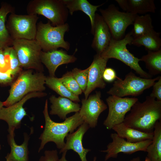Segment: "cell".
<instances>
[{
    "label": "cell",
    "instance_id": "obj_34",
    "mask_svg": "<svg viewBox=\"0 0 161 161\" xmlns=\"http://www.w3.org/2000/svg\"><path fill=\"white\" fill-rule=\"evenodd\" d=\"M103 77L105 81L109 83L114 81L116 79L119 78L115 70L110 67L105 68L103 73Z\"/></svg>",
    "mask_w": 161,
    "mask_h": 161
},
{
    "label": "cell",
    "instance_id": "obj_1",
    "mask_svg": "<svg viewBox=\"0 0 161 161\" xmlns=\"http://www.w3.org/2000/svg\"><path fill=\"white\" fill-rule=\"evenodd\" d=\"M123 122L126 126L142 132L153 133L156 122L161 120V101L147 96L143 102H135Z\"/></svg>",
    "mask_w": 161,
    "mask_h": 161
},
{
    "label": "cell",
    "instance_id": "obj_24",
    "mask_svg": "<svg viewBox=\"0 0 161 161\" xmlns=\"http://www.w3.org/2000/svg\"><path fill=\"white\" fill-rule=\"evenodd\" d=\"M160 33L154 30L143 35L133 38L131 44L138 47L144 46L147 51H156L161 49Z\"/></svg>",
    "mask_w": 161,
    "mask_h": 161
},
{
    "label": "cell",
    "instance_id": "obj_23",
    "mask_svg": "<svg viewBox=\"0 0 161 161\" xmlns=\"http://www.w3.org/2000/svg\"><path fill=\"white\" fill-rule=\"evenodd\" d=\"M120 137L129 142L136 143L147 140H152L153 132H142L126 126L123 123L114 126L112 129Z\"/></svg>",
    "mask_w": 161,
    "mask_h": 161
},
{
    "label": "cell",
    "instance_id": "obj_36",
    "mask_svg": "<svg viewBox=\"0 0 161 161\" xmlns=\"http://www.w3.org/2000/svg\"><path fill=\"white\" fill-rule=\"evenodd\" d=\"M13 76L8 69L4 72L0 71V83L6 84L11 83Z\"/></svg>",
    "mask_w": 161,
    "mask_h": 161
},
{
    "label": "cell",
    "instance_id": "obj_8",
    "mask_svg": "<svg viewBox=\"0 0 161 161\" xmlns=\"http://www.w3.org/2000/svg\"><path fill=\"white\" fill-rule=\"evenodd\" d=\"M12 45L21 65L25 70L43 72L44 68L40 59L41 48L35 40L18 39L13 40Z\"/></svg>",
    "mask_w": 161,
    "mask_h": 161
},
{
    "label": "cell",
    "instance_id": "obj_42",
    "mask_svg": "<svg viewBox=\"0 0 161 161\" xmlns=\"http://www.w3.org/2000/svg\"><path fill=\"white\" fill-rule=\"evenodd\" d=\"M96 159H97V157H94V158H93V161H96Z\"/></svg>",
    "mask_w": 161,
    "mask_h": 161
},
{
    "label": "cell",
    "instance_id": "obj_39",
    "mask_svg": "<svg viewBox=\"0 0 161 161\" xmlns=\"http://www.w3.org/2000/svg\"><path fill=\"white\" fill-rule=\"evenodd\" d=\"M129 161H142L140 157L138 156L133 158Z\"/></svg>",
    "mask_w": 161,
    "mask_h": 161
},
{
    "label": "cell",
    "instance_id": "obj_12",
    "mask_svg": "<svg viewBox=\"0 0 161 161\" xmlns=\"http://www.w3.org/2000/svg\"><path fill=\"white\" fill-rule=\"evenodd\" d=\"M47 95L46 93L43 92L30 93L16 103L8 107H2L0 111V120L7 123L9 134L14 133L15 129L20 128L22 120L27 115L23 107L26 101L32 98L42 97Z\"/></svg>",
    "mask_w": 161,
    "mask_h": 161
},
{
    "label": "cell",
    "instance_id": "obj_32",
    "mask_svg": "<svg viewBox=\"0 0 161 161\" xmlns=\"http://www.w3.org/2000/svg\"><path fill=\"white\" fill-rule=\"evenodd\" d=\"M89 70V67L84 70L75 68L70 72L83 92L87 86Z\"/></svg>",
    "mask_w": 161,
    "mask_h": 161
},
{
    "label": "cell",
    "instance_id": "obj_13",
    "mask_svg": "<svg viewBox=\"0 0 161 161\" xmlns=\"http://www.w3.org/2000/svg\"><path fill=\"white\" fill-rule=\"evenodd\" d=\"M110 137L112 141L107 145L106 149L100 151L106 153L105 161L111 158H117L120 153L131 154L138 151L146 152L147 147L152 142V140H149L139 143H131L119 137L116 133L111 134Z\"/></svg>",
    "mask_w": 161,
    "mask_h": 161
},
{
    "label": "cell",
    "instance_id": "obj_41",
    "mask_svg": "<svg viewBox=\"0 0 161 161\" xmlns=\"http://www.w3.org/2000/svg\"><path fill=\"white\" fill-rule=\"evenodd\" d=\"M144 161H151L146 157H145Z\"/></svg>",
    "mask_w": 161,
    "mask_h": 161
},
{
    "label": "cell",
    "instance_id": "obj_31",
    "mask_svg": "<svg viewBox=\"0 0 161 161\" xmlns=\"http://www.w3.org/2000/svg\"><path fill=\"white\" fill-rule=\"evenodd\" d=\"M60 78L63 84L72 93L78 96L82 94L83 92L80 86L70 72Z\"/></svg>",
    "mask_w": 161,
    "mask_h": 161
},
{
    "label": "cell",
    "instance_id": "obj_38",
    "mask_svg": "<svg viewBox=\"0 0 161 161\" xmlns=\"http://www.w3.org/2000/svg\"><path fill=\"white\" fill-rule=\"evenodd\" d=\"M67 152V151H64L62 153L61 157L59 159L58 161H68L66 158Z\"/></svg>",
    "mask_w": 161,
    "mask_h": 161
},
{
    "label": "cell",
    "instance_id": "obj_29",
    "mask_svg": "<svg viewBox=\"0 0 161 161\" xmlns=\"http://www.w3.org/2000/svg\"><path fill=\"white\" fill-rule=\"evenodd\" d=\"M147 54L143 56L140 61L145 63V66L151 75L161 73V49L156 51H147Z\"/></svg>",
    "mask_w": 161,
    "mask_h": 161
},
{
    "label": "cell",
    "instance_id": "obj_22",
    "mask_svg": "<svg viewBox=\"0 0 161 161\" xmlns=\"http://www.w3.org/2000/svg\"><path fill=\"white\" fill-rule=\"evenodd\" d=\"M63 1L71 15H72L75 11L80 10L89 16L91 24V32L93 35L96 12L97 8L104 3L98 5H94L86 0H63Z\"/></svg>",
    "mask_w": 161,
    "mask_h": 161
},
{
    "label": "cell",
    "instance_id": "obj_28",
    "mask_svg": "<svg viewBox=\"0 0 161 161\" xmlns=\"http://www.w3.org/2000/svg\"><path fill=\"white\" fill-rule=\"evenodd\" d=\"M45 84L61 97L68 98L77 103L80 101L79 96L70 92L62 83L60 78L46 77Z\"/></svg>",
    "mask_w": 161,
    "mask_h": 161
},
{
    "label": "cell",
    "instance_id": "obj_3",
    "mask_svg": "<svg viewBox=\"0 0 161 161\" xmlns=\"http://www.w3.org/2000/svg\"><path fill=\"white\" fill-rule=\"evenodd\" d=\"M33 70H25L20 72L11 85L9 95L3 102L4 106L8 107L16 103L29 93L42 92L45 90L46 77L43 72Z\"/></svg>",
    "mask_w": 161,
    "mask_h": 161
},
{
    "label": "cell",
    "instance_id": "obj_26",
    "mask_svg": "<svg viewBox=\"0 0 161 161\" xmlns=\"http://www.w3.org/2000/svg\"><path fill=\"white\" fill-rule=\"evenodd\" d=\"M146 152V157L151 161H161V120L156 123L152 143Z\"/></svg>",
    "mask_w": 161,
    "mask_h": 161
},
{
    "label": "cell",
    "instance_id": "obj_9",
    "mask_svg": "<svg viewBox=\"0 0 161 161\" xmlns=\"http://www.w3.org/2000/svg\"><path fill=\"white\" fill-rule=\"evenodd\" d=\"M99 11L107 24L112 38L118 40L125 36L126 30L129 25L133 24L137 14L120 11L113 4H111L105 9Z\"/></svg>",
    "mask_w": 161,
    "mask_h": 161
},
{
    "label": "cell",
    "instance_id": "obj_33",
    "mask_svg": "<svg viewBox=\"0 0 161 161\" xmlns=\"http://www.w3.org/2000/svg\"><path fill=\"white\" fill-rule=\"evenodd\" d=\"M58 152L56 150H46L44 155L41 156L39 161H58Z\"/></svg>",
    "mask_w": 161,
    "mask_h": 161
},
{
    "label": "cell",
    "instance_id": "obj_15",
    "mask_svg": "<svg viewBox=\"0 0 161 161\" xmlns=\"http://www.w3.org/2000/svg\"><path fill=\"white\" fill-rule=\"evenodd\" d=\"M108 60L100 54H96L94 56L92 63L89 67L87 85L84 92L85 99H87L90 93L96 89L105 88L106 84L103 79V75Z\"/></svg>",
    "mask_w": 161,
    "mask_h": 161
},
{
    "label": "cell",
    "instance_id": "obj_11",
    "mask_svg": "<svg viewBox=\"0 0 161 161\" xmlns=\"http://www.w3.org/2000/svg\"><path fill=\"white\" fill-rule=\"evenodd\" d=\"M138 100L134 97H120L110 95L106 99L109 108L108 115L103 125L108 130L123 122L126 113L129 112L134 104Z\"/></svg>",
    "mask_w": 161,
    "mask_h": 161
},
{
    "label": "cell",
    "instance_id": "obj_21",
    "mask_svg": "<svg viewBox=\"0 0 161 161\" xmlns=\"http://www.w3.org/2000/svg\"><path fill=\"white\" fill-rule=\"evenodd\" d=\"M126 12L137 14L154 13L156 9L153 0H116Z\"/></svg>",
    "mask_w": 161,
    "mask_h": 161
},
{
    "label": "cell",
    "instance_id": "obj_17",
    "mask_svg": "<svg viewBox=\"0 0 161 161\" xmlns=\"http://www.w3.org/2000/svg\"><path fill=\"white\" fill-rule=\"evenodd\" d=\"M89 128L88 124L83 122L76 131L68 134L66 137V142L63 148L60 150L59 153L72 150L78 154L81 161H88L86 154L91 150L83 147L82 140L84 134Z\"/></svg>",
    "mask_w": 161,
    "mask_h": 161
},
{
    "label": "cell",
    "instance_id": "obj_7",
    "mask_svg": "<svg viewBox=\"0 0 161 161\" xmlns=\"http://www.w3.org/2000/svg\"><path fill=\"white\" fill-rule=\"evenodd\" d=\"M160 77L145 78L137 76L131 71L126 75L124 80L119 78L114 80L107 93L120 97L127 96H137L152 86Z\"/></svg>",
    "mask_w": 161,
    "mask_h": 161
},
{
    "label": "cell",
    "instance_id": "obj_14",
    "mask_svg": "<svg viewBox=\"0 0 161 161\" xmlns=\"http://www.w3.org/2000/svg\"><path fill=\"white\" fill-rule=\"evenodd\" d=\"M100 91H96L95 94L90 96L86 99L81 101L82 106L79 114L84 122L90 127H95L100 114L107 108V105L101 99Z\"/></svg>",
    "mask_w": 161,
    "mask_h": 161
},
{
    "label": "cell",
    "instance_id": "obj_30",
    "mask_svg": "<svg viewBox=\"0 0 161 161\" xmlns=\"http://www.w3.org/2000/svg\"><path fill=\"white\" fill-rule=\"evenodd\" d=\"M7 65L11 74L13 75L20 72L21 65L17 54L12 47H7L4 51Z\"/></svg>",
    "mask_w": 161,
    "mask_h": 161
},
{
    "label": "cell",
    "instance_id": "obj_43",
    "mask_svg": "<svg viewBox=\"0 0 161 161\" xmlns=\"http://www.w3.org/2000/svg\"><path fill=\"white\" fill-rule=\"evenodd\" d=\"M1 145L0 144V151L1 149Z\"/></svg>",
    "mask_w": 161,
    "mask_h": 161
},
{
    "label": "cell",
    "instance_id": "obj_20",
    "mask_svg": "<svg viewBox=\"0 0 161 161\" xmlns=\"http://www.w3.org/2000/svg\"><path fill=\"white\" fill-rule=\"evenodd\" d=\"M24 141L20 145H17L14 140L15 134H9L8 143L10 151L5 158L6 161H28L29 151L28 148L30 136L26 133L24 134Z\"/></svg>",
    "mask_w": 161,
    "mask_h": 161
},
{
    "label": "cell",
    "instance_id": "obj_10",
    "mask_svg": "<svg viewBox=\"0 0 161 161\" xmlns=\"http://www.w3.org/2000/svg\"><path fill=\"white\" fill-rule=\"evenodd\" d=\"M38 19L37 15L11 13L9 16L6 28L13 40H35Z\"/></svg>",
    "mask_w": 161,
    "mask_h": 161
},
{
    "label": "cell",
    "instance_id": "obj_16",
    "mask_svg": "<svg viewBox=\"0 0 161 161\" xmlns=\"http://www.w3.org/2000/svg\"><path fill=\"white\" fill-rule=\"evenodd\" d=\"M41 63L47 69L51 77H55L58 67L61 65L75 62L76 58L73 55H69L62 49H55L49 51H41L40 54Z\"/></svg>",
    "mask_w": 161,
    "mask_h": 161
},
{
    "label": "cell",
    "instance_id": "obj_5",
    "mask_svg": "<svg viewBox=\"0 0 161 161\" xmlns=\"http://www.w3.org/2000/svg\"><path fill=\"white\" fill-rule=\"evenodd\" d=\"M69 24L54 26L49 22L44 23L39 22L37 24L35 38L43 51L48 52L62 48L66 50L70 48L69 43L65 41L64 35L69 30Z\"/></svg>",
    "mask_w": 161,
    "mask_h": 161
},
{
    "label": "cell",
    "instance_id": "obj_2",
    "mask_svg": "<svg viewBox=\"0 0 161 161\" xmlns=\"http://www.w3.org/2000/svg\"><path fill=\"white\" fill-rule=\"evenodd\" d=\"M43 113L45 124L44 130L39 138L41 143L38 152L43 149L46 144L50 142L54 143L58 148L62 149L65 144L64 139L69 133L74 132L84 122L79 112L66 118L62 122L54 121L49 115L47 99L45 101Z\"/></svg>",
    "mask_w": 161,
    "mask_h": 161
},
{
    "label": "cell",
    "instance_id": "obj_25",
    "mask_svg": "<svg viewBox=\"0 0 161 161\" xmlns=\"http://www.w3.org/2000/svg\"><path fill=\"white\" fill-rule=\"evenodd\" d=\"M14 11L13 7L8 3L3 4L0 8V49L12 45L13 40L6 28L5 21L7 14L14 13Z\"/></svg>",
    "mask_w": 161,
    "mask_h": 161
},
{
    "label": "cell",
    "instance_id": "obj_6",
    "mask_svg": "<svg viewBox=\"0 0 161 161\" xmlns=\"http://www.w3.org/2000/svg\"><path fill=\"white\" fill-rule=\"evenodd\" d=\"M28 14L40 15L48 18L53 26L66 23L69 11L63 0H33L27 6Z\"/></svg>",
    "mask_w": 161,
    "mask_h": 161
},
{
    "label": "cell",
    "instance_id": "obj_35",
    "mask_svg": "<svg viewBox=\"0 0 161 161\" xmlns=\"http://www.w3.org/2000/svg\"><path fill=\"white\" fill-rule=\"evenodd\" d=\"M153 90L149 96L161 101V77L153 86Z\"/></svg>",
    "mask_w": 161,
    "mask_h": 161
},
{
    "label": "cell",
    "instance_id": "obj_4",
    "mask_svg": "<svg viewBox=\"0 0 161 161\" xmlns=\"http://www.w3.org/2000/svg\"><path fill=\"white\" fill-rule=\"evenodd\" d=\"M133 39L131 31L122 39L116 40L112 38L108 47L100 55L108 59L113 58L120 61L135 71L141 78H152V76L140 67L139 63L140 59L135 57L127 48L126 45L131 44Z\"/></svg>",
    "mask_w": 161,
    "mask_h": 161
},
{
    "label": "cell",
    "instance_id": "obj_37",
    "mask_svg": "<svg viewBox=\"0 0 161 161\" xmlns=\"http://www.w3.org/2000/svg\"><path fill=\"white\" fill-rule=\"evenodd\" d=\"M7 65L4 51L0 49V71H5Z\"/></svg>",
    "mask_w": 161,
    "mask_h": 161
},
{
    "label": "cell",
    "instance_id": "obj_18",
    "mask_svg": "<svg viewBox=\"0 0 161 161\" xmlns=\"http://www.w3.org/2000/svg\"><path fill=\"white\" fill-rule=\"evenodd\" d=\"M94 35L92 47L97 54H100L109 46L112 38L109 29L101 15L95 14Z\"/></svg>",
    "mask_w": 161,
    "mask_h": 161
},
{
    "label": "cell",
    "instance_id": "obj_40",
    "mask_svg": "<svg viewBox=\"0 0 161 161\" xmlns=\"http://www.w3.org/2000/svg\"><path fill=\"white\" fill-rule=\"evenodd\" d=\"M4 106L3 102L1 101L0 100V111L2 107Z\"/></svg>",
    "mask_w": 161,
    "mask_h": 161
},
{
    "label": "cell",
    "instance_id": "obj_27",
    "mask_svg": "<svg viewBox=\"0 0 161 161\" xmlns=\"http://www.w3.org/2000/svg\"><path fill=\"white\" fill-rule=\"evenodd\" d=\"M133 24V28L131 31L133 38L143 35L154 30L152 20L149 14L141 16L137 15Z\"/></svg>",
    "mask_w": 161,
    "mask_h": 161
},
{
    "label": "cell",
    "instance_id": "obj_19",
    "mask_svg": "<svg viewBox=\"0 0 161 161\" xmlns=\"http://www.w3.org/2000/svg\"><path fill=\"white\" fill-rule=\"evenodd\" d=\"M51 103L49 114L56 115L61 119L65 120L66 116L71 112L75 113L79 111L80 106L79 104L71 100L63 97H56L52 95L49 98Z\"/></svg>",
    "mask_w": 161,
    "mask_h": 161
}]
</instances>
